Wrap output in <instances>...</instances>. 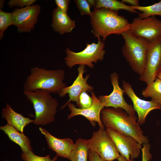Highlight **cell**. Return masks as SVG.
Here are the masks:
<instances>
[{"label": "cell", "instance_id": "cell-1", "mask_svg": "<svg viewBox=\"0 0 161 161\" xmlns=\"http://www.w3.org/2000/svg\"><path fill=\"white\" fill-rule=\"evenodd\" d=\"M101 121L106 128H109L123 135L135 139L141 144L148 143L149 140L145 136L137 122V118L129 115L121 108L103 109L101 112Z\"/></svg>", "mask_w": 161, "mask_h": 161}, {"label": "cell", "instance_id": "cell-2", "mask_svg": "<svg viewBox=\"0 0 161 161\" xmlns=\"http://www.w3.org/2000/svg\"><path fill=\"white\" fill-rule=\"evenodd\" d=\"M90 17L91 32L95 37H103L104 41L110 35H121L130 27V23L117 12L107 9L94 10Z\"/></svg>", "mask_w": 161, "mask_h": 161}, {"label": "cell", "instance_id": "cell-3", "mask_svg": "<svg viewBox=\"0 0 161 161\" xmlns=\"http://www.w3.org/2000/svg\"><path fill=\"white\" fill-rule=\"evenodd\" d=\"M64 75L61 69L47 70L38 66L32 68L24 84V90L40 89L50 93L59 94L67 86L63 82Z\"/></svg>", "mask_w": 161, "mask_h": 161}, {"label": "cell", "instance_id": "cell-4", "mask_svg": "<svg viewBox=\"0 0 161 161\" xmlns=\"http://www.w3.org/2000/svg\"><path fill=\"white\" fill-rule=\"evenodd\" d=\"M23 93L33 106L35 114L34 124L44 126L54 121L58 103L50 93L40 89L24 90Z\"/></svg>", "mask_w": 161, "mask_h": 161}, {"label": "cell", "instance_id": "cell-5", "mask_svg": "<svg viewBox=\"0 0 161 161\" xmlns=\"http://www.w3.org/2000/svg\"><path fill=\"white\" fill-rule=\"evenodd\" d=\"M121 35L124 40L122 49L123 55L132 70L140 76L144 71L149 42L129 30Z\"/></svg>", "mask_w": 161, "mask_h": 161}, {"label": "cell", "instance_id": "cell-6", "mask_svg": "<svg viewBox=\"0 0 161 161\" xmlns=\"http://www.w3.org/2000/svg\"><path fill=\"white\" fill-rule=\"evenodd\" d=\"M97 43L95 42L86 44V47L82 51L75 52L67 48L65 52L66 56L64 58L67 66L69 68L75 65H87L90 68L94 67L93 63H96L98 61H102L104 58L106 51L105 43L100 37L97 38Z\"/></svg>", "mask_w": 161, "mask_h": 161}, {"label": "cell", "instance_id": "cell-7", "mask_svg": "<svg viewBox=\"0 0 161 161\" xmlns=\"http://www.w3.org/2000/svg\"><path fill=\"white\" fill-rule=\"evenodd\" d=\"M87 141L89 150L105 161H112L120 155L114 142L104 129L100 128L94 131L92 137Z\"/></svg>", "mask_w": 161, "mask_h": 161}, {"label": "cell", "instance_id": "cell-8", "mask_svg": "<svg viewBox=\"0 0 161 161\" xmlns=\"http://www.w3.org/2000/svg\"><path fill=\"white\" fill-rule=\"evenodd\" d=\"M161 70V35L149 42L145 67L139 79L147 84L154 82Z\"/></svg>", "mask_w": 161, "mask_h": 161}, {"label": "cell", "instance_id": "cell-9", "mask_svg": "<svg viewBox=\"0 0 161 161\" xmlns=\"http://www.w3.org/2000/svg\"><path fill=\"white\" fill-rule=\"evenodd\" d=\"M41 6L35 4L15 9L12 12L13 25L20 33L30 32L35 27L41 13Z\"/></svg>", "mask_w": 161, "mask_h": 161}, {"label": "cell", "instance_id": "cell-10", "mask_svg": "<svg viewBox=\"0 0 161 161\" xmlns=\"http://www.w3.org/2000/svg\"><path fill=\"white\" fill-rule=\"evenodd\" d=\"M110 78L113 86L112 92L108 95L100 96L98 98L104 107L122 108L129 115L137 118L133 107L127 103L124 99L123 95L125 91L119 86L118 75L114 72L111 74Z\"/></svg>", "mask_w": 161, "mask_h": 161}, {"label": "cell", "instance_id": "cell-11", "mask_svg": "<svg viewBox=\"0 0 161 161\" xmlns=\"http://www.w3.org/2000/svg\"><path fill=\"white\" fill-rule=\"evenodd\" d=\"M129 30L150 42L161 35V20L155 16L144 19L136 17L130 23Z\"/></svg>", "mask_w": 161, "mask_h": 161}, {"label": "cell", "instance_id": "cell-12", "mask_svg": "<svg viewBox=\"0 0 161 161\" xmlns=\"http://www.w3.org/2000/svg\"><path fill=\"white\" fill-rule=\"evenodd\" d=\"M106 131L120 155L128 160L137 158L142 148L141 144L132 137L121 134L109 128Z\"/></svg>", "mask_w": 161, "mask_h": 161}, {"label": "cell", "instance_id": "cell-13", "mask_svg": "<svg viewBox=\"0 0 161 161\" xmlns=\"http://www.w3.org/2000/svg\"><path fill=\"white\" fill-rule=\"evenodd\" d=\"M85 68V65H79L78 69V75L76 79L71 86L64 88L59 94L60 97H63L68 94L69 97L67 102L61 107V109H64L69 103L72 101L75 102L79 107V99L81 94L84 91L91 92L93 90V87L87 82L90 75H86L85 78L83 76L86 71Z\"/></svg>", "mask_w": 161, "mask_h": 161}, {"label": "cell", "instance_id": "cell-14", "mask_svg": "<svg viewBox=\"0 0 161 161\" xmlns=\"http://www.w3.org/2000/svg\"><path fill=\"white\" fill-rule=\"evenodd\" d=\"M122 86L125 93L132 102L133 108L138 115L137 122L139 124L142 125L144 123L147 116L151 111L161 109L160 106L153 101H146L140 98L135 94L129 83L123 80Z\"/></svg>", "mask_w": 161, "mask_h": 161}, {"label": "cell", "instance_id": "cell-15", "mask_svg": "<svg viewBox=\"0 0 161 161\" xmlns=\"http://www.w3.org/2000/svg\"><path fill=\"white\" fill-rule=\"evenodd\" d=\"M91 94L92 103L91 106L87 109L78 108L71 102L67 104L70 112V114L68 116L67 119H69L77 115H81L88 119L92 125L94 126L96 122H97L100 128L104 129L100 116L101 112L104 106L96 97L94 92H91Z\"/></svg>", "mask_w": 161, "mask_h": 161}, {"label": "cell", "instance_id": "cell-16", "mask_svg": "<svg viewBox=\"0 0 161 161\" xmlns=\"http://www.w3.org/2000/svg\"><path fill=\"white\" fill-rule=\"evenodd\" d=\"M39 130L44 136L49 148L56 153V156L69 159L75 146V143L71 139L57 138L41 127H39Z\"/></svg>", "mask_w": 161, "mask_h": 161}, {"label": "cell", "instance_id": "cell-17", "mask_svg": "<svg viewBox=\"0 0 161 161\" xmlns=\"http://www.w3.org/2000/svg\"><path fill=\"white\" fill-rule=\"evenodd\" d=\"M51 26L55 32L62 35L71 32L76 27L75 21L56 7L53 9Z\"/></svg>", "mask_w": 161, "mask_h": 161}, {"label": "cell", "instance_id": "cell-18", "mask_svg": "<svg viewBox=\"0 0 161 161\" xmlns=\"http://www.w3.org/2000/svg\"><path fill=\"white\" fill-rule=\"evenodd\" d=\"M1 114V118L7 120V124L22 133H24V129L26 126L31 123H33V120L28 117H25L22 114L15 111L7 103L5 108H3Z\"/></svg>", "mask_w": 161, "mask_h": 161}, {"label": "cell", "instance_id": "cell-19", "mask_svg": "<svg viewBox=\"0 0 161 161\" xmlns=\"http://www.w3.org/2000/svg\"><path fill=\"white\" fill-rule=\"evenodd\" d=\"M0 129L7 135L9 139L19 145L23 153H28L32 151L30 141L23 133L17 131L12 126L7 124L1 126Z\"/></svg>", "mask_w": 161, "mask_h": 161}, {"label": "cell", "instance_id": "cell-20", "mask_svg": "<svg viewBox=\"0 0 161 161\" xmlns=\"http://www.w3.org/2000/svg\"><path fill=\"white\" fill-rule=\"evenodd\" d=\"M94 8V10L104 8L117 12L123 10L133 13H138L131 6L117 0H96Z\"/></svg>", "mask_w": 161, "mask_h": 161}, {"label": "cell", "instance_id": "cell-21", "mask_svg": "<svg viewBox=\"0 0 161 161\" xmlns=\"http://www.w3.org/2000/svg\"><path fill=\"white\" fill-rule=\"evenodd\" d=\"M89 150L87 140L78 138L75 143L69 159L71 161H87Z\"/></svg>", "mask_w": 161, "mask_h": 161}, {"label": "cell", "instance_id": "cell-22", "mask_svg": "<svg viewBox=\"0 0 161 161\" xmlns=\"http://www.w3.org/2000/svg\"><path fill=\"white\" fill-rule=\"evenodd\" d=\"M147 85L142 91V95L145 97H150L151 100L161 107V80L157 78L154 82Z\"/></svg>", "mask_w": 161, "mask_h": 161}, {"label": "cell", "instance_id": "cell-23", "mask_svg": "<svg viewBox=\"0 0 161 161\" xmlns=\"http://www.w3.org/2000/svg\"><path fill=\"white\" fill-rule=\"evenodd\" d=\"M136 10H139L141 13H138V17L141 19L147 18L152 16L158 15L161 16V0L159 2L148 6L131 7Z\"/></svg>", "mask_w": 161, "mask_h": 161}, {"label": "cell", "instance_id": "cell-24", "mask_svg": "<svg viewBox=\"0 0 161 161\" xmlns=\"http://www.w3.org/2000/svg\"><path fill=\"white\" fill-rule=\"evenodd\" d=\"M13 25L12 13H7L0 10V39L4 37L5 31L10 26Z\"/></svg>", "mask_w": 161, "mask_h": 161}, {"label": "cell", "instance_id": "cell-25", "mask_svg": "<svg viewBox=\"0 0 161 161\" xmlns=\"http://www.w3.org/2000/svg\"><path fill=\"white\" fill-rule=\"evenodd\" d=\"M21 158L24 161H55L57 159L56 156L53 159H51L50 155H48L45 157L39 156L34 154L33 151L28 153H22Z\"/></svg>", "mask_w": 161, "mask_h": 161}, {"label": "cell", "instance_id": "cell-26", "mask_svg": "<svg viewBox=\"0 0 161 161\" xmlns=\"http://www.w3.org/2000/svg\"><path fill=\"white\" fill-rule=\"evenodd\" d=\"M74 1L81 15H88L90 16H91L92 12L90 10L91 7L87 0H75Z\"/></svg>", "mask_w": 161, "mask_h": 161}, {"label": "cell", "instance_id": "cell-27", "mask_svg": "<svg viewBox=\"0 0 161 161\" xmlns=\"http://www.w3.org/2000/svg\"><path fill=\"white\" fill-rule=\"evenodd\" d=\"M36 0H10L7 2L8 6L10 8L18 7L21 8L32 5Z\"/></svg>", "mask_w": 161, "mask_h": 161}, {"label": "cell", "instance_id": "cell-28", "mask_svg": "<svg viewBox=\"0 0 161 161\" xmlns=\"http://www.w3.org/2000/svg\"><path fill=\"white\" fill-rule=\"evenodd\" d=\"M79 101V107L81 109H86L90 107L92 103V97L88 95L86 91L83 92L81 94Z\"/></svg>", "mask_w": 161, "mask_h": 161}, {"label": "cell", "instance_id": "cell-29", "mask_svg": "<svg viewBox=\"0 0 161 161\" xmlns=\"http://www.w3.org/2000/svg\"><path fill=\"white\" fill-rule=\"evenodd\" d=\"M150 146L148 143L143 144L142 148V161H150L152 158L151 155L150 153Z\"/></svg>", "mask_w": 161, "mask_h": 161}, {"label": "cell", "instance_id": "cell-30", "mask_svg": "<svg viewBox=\"0 0 161 161\" xmlns=\"http://www.w3.org/2000/svg\"><path fill=\"white\" fill-rule=\"evenodd\" d=\"M70 2L69 0H55V2L57 7L62 11L67 13L69 4Z\"/></svg>", "mask_w": 161, "mask_h": 161}, {"label": "cell", "instance_id": "cell-31", "mask_svg": "<svg viewBox=\"0 0 161 161\" xmlns=\"http://www.w3.org/2000/svg\"><path fill=\"white\" fill-rule=\"evenodd\" d=\"M88 159L89 161H105L96 153L90 150L89 151Z\"/></svg>", "mask_w": 161, "mask_h": 161}, {"label": "cell", "instance_id": "cell-32", "mask_svg": "<svg viewBox=\"0 0 161 161\" xmlns=\"http://www.w3.org/2000/svg\"><path fill=\"white\" fill-rule=\"evenodd\" d=\"M121 1L124 3H127L131 7H136L139 6L138 0H122Z\"/></svg>", "mask_w": 161, "mask_h": 161}, {"label": "cell", "instance_id": "cell-33", "mask_svg": "<svg viewBox=\"0 0 161 161\" xmlns=\"http://www.w3.org/2000/svg\"><path fill=\"white\" fill-rule=\"evenodd\" d=\"M117 159L118 161H134L133 160V159H131L130 160H128L120 155L119 156Z\"/></svg>", "mask_w": 161, "mask_h": 161}, {"label": "cell", "instance_id": "cell-34", "mask_svg": "<svg viewBox=\"0 0 161 161\" xmlns=\"http://www.w3.org/2000/svg\"><path fill=\"white\" fill-rule=\"evenodd\" d=\"M89 4L90 7L93 6L94 7L95 4L96 0H87Z\"/></svg>", "mask_w": 161, "mask_h": 161}, {"label": "cell", "instance_id": "cell-35", "mask_svg": "<svg viewBox=\"0 0 161 161\" xmlns=\"http://www.w3.org/2000/svg\"><path fill=\"white\" fill-rule=\"evenodd\" d=\"M5 1L4 0H0V10H2L4 8Z\"/></svg>", "mask_w": 161, "mask_h": 161}, {"label": "cell", "instance_id": "cell-36", "mask_svg": "<svg viewBox=\"0 0 161 161\" xmlns=\"http://www.w3.org/2000/svg\"><path fill=\"white\" fill-rule=\"evenodd\" d=\"M161 80V70L159 72L157 75V78Z\"/></svg>", "mask_w": 161, "mask_h": 161}, {"label": "cell", "instance_id": "cell-37", "mask_svg": "<svg viewBox=\"0 0 161 161\" xmlns=\"http://www.w3.org/2000/svg\"><path fill=\"white\" fill-rule=\"evenodd\" d=\"M5 161H9L7 160H5Z\"/></svg>", "mask_w": 161, "mask_h": 161}]
</instances>
